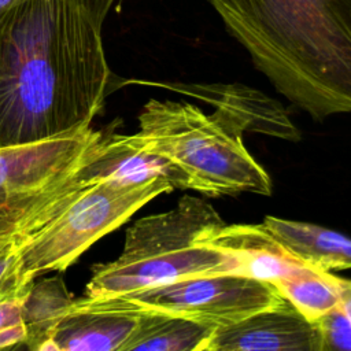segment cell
Returning a JSON list of instances; mask_svg holds the SVG:
<instances>
[{
	"label": "cell",
	"instance_id": "cell-1",
	"mask_svg": "<svg viewBox=\"0 0 351 351\" xmlns=\"http://www.w3.org/2000/svg\"><path fill=\"white\" fill-rule=\"evenodd\" d=\"M85 0H15L0 15V147L90 126L118 80Z\"/></svg>",
	"mask_w": 351,
	"mask_h": 351
},
{
	"label": "cell",
	"instance_id": "cell-2",
	"mask_svg": "<svg viewBox=\"0 0 351 351\" xmlns=\"http://www.w3.org/2000/svg\"><path fill=\"white\" fill-rule=\"evenodd\" d=\"M293 104L317 121L351 112V0H207Z\"/></svg>",
	"mask_w": 351,
	"mask_h": 351
},
{
	"label": "cell",
	"instance_id": "cell-3",
	"mask_svg": "<svg viewBox=\"0 0 351 351\" xmlns=\"http://www.w3.org/2000/svg\"><path fill=\"white\" fill-rule=\"evenodd\" d=\"M223 223L210 203L191 195L169 211L137 219L126 230L121 255L92 266L85 296H118L195 277L237 273L232 256L200 243L204 232Z\"/></svg>",
	"mask_w": 351,
	"mask_h": 351
},
{
	"label": "cell",
	"instance_id": "cell-4",
	"mask_svg": "<svg viewBox=\"0 0 351 351\" xmlns=\"http://www.w3.org/2000/svg\"><path fill=\"white\" fill-rule=\"evenodd\" d=\"M138 133L186 178L189 189L210 197L271 195L270 176L244 147L241 136L193 104L148 100L138 114Z\"/></svg>",
	"mask_w": 351,
	"mask_h": 351
},
{
	"label": "cell",
	"instance_id": "cell-5",
	"mask_svg": "<svg viewBox=\"0 0 351 351\" xmlns=\"http://www.w3.org/2000/svg\"><path fill=\"white\" fill-rule=\"evenodd\" d=\"M103 132L90 126L51 138L0 147V237L27 234L63 210L62 197Z\"/></svg>",
	"mask_w": 351,
	"mask_h": 351
},
{
	"label": "cell",
	"instance_id": "cell-6",
	"mask_svg": "<svg viewBox=\"0 0 351 351\" xmlns=\"http://www.w3.org/2000/svg\"><path fill=\"white\" fill-rule=\"evenodd\" d=\"M173 189L163 178L141 184L100 181L80 188L55 218L27 234H16L23 271L36 278L66 270L99 239Z\"/></svg>",
	"mask_w": 351,
	"mask_h": 351
},
{
	"label": "cell",
	"instance_id": "cell-7",
	"mask_svg": "<svg viewBox=\"0 0 351 351\" xmlns=\"http://www.w3.org/2000/svg\"><path fill=\"white\" fill-rule=\"evenodd\" d=\"M136 311H158L222 328L284 300L273 282L237 273L195 277L118 295Z\"/></svg>",
	"mask_w": 351,
	"mask_h": 351
},
{
	"label": "cell",
	"instance_id": "cell-8",
	"mask_svg": "<svg viewBox=\"0 0 351 351\" xmlns=\"http://www.w3.org/2000/svg\"><path fill=\"white\" fill-rule=\"evenodd\" d=\"M197 99L214 108L213 115L228 129L243 136L261 133L288 141H299V129L285 107L263 92L243 84L144 82Z\"/></svg>",
	"mask_w": 351,
	"mask_h": 351
},
{
	"label": "cell",
	"instance_id": "cell-9",
	"mask_svg": "<svg viewBox=\"0 0 351 351\" xmlns=\"http://www.w3.org/2000/svg\"><path fill=\"white\" fill-rule=\"evenodd\" d=\"M140 311L118 296L74 299L56 322L55 351H122L138 325Z\"/></svg>",
	"mask_w": 351,
	"mask_h": 351
},
{
	"label": "cell",
	"instance_id": "cell-10",
	"mask_svg": "<svg viewBox=\"0 0 351 351\" xmlns=\"http://www.w3.org/2000/svg\"><path fill=\"white\" fill-rule=\"evenodd\" d=\"M206 351H321L314 322L287 299L232 325L217 328Z\"/></svg>",
	"mask_w": 351,
	"mask_h": 351
},
{
	"label": "cell",
	"instance_id": "cell-11",
	"mask_svg": "<svg viewBox=\"0 0 351 351\" xmlns=\"http://www.w3.org/2000/svg\"><path fill=\"white\" fill-rule=\"evenodd\" d=\"M163 178L174 189H189L186 178L163 156L151 149L138 132L103 133L75 180L88 186L100 181L141 184Z\"/></svg>",
	"mask_w": 351,
	"mask_h": 351
},
{
	"label": "cell",
	"instance_id": "cell-12",
	"mask_svg": "<svg viewBox=\"0 0 351 351\" xmlns=\"http://www.w3.org/2000/svg\"><path fill=\"white\" fill-rule=\"evenodd\" d=\"M200 243L214 247L237 263V273L274 282L304 266L289 254L265 223L221 225L204 232Z\"/></svg>",
	"mask_w": 351,
	"mask_h": 351
},
{
	"label": "cell",
	"instance_id": "cell-13",
	"mask_svg": "<svg viewBox=\"0 0 351 351\" xmlns=\"http://www.w3.org/2000/svg\"><path fill=\"white\" fill-rule=\"evenodd\" d=\"M265 226L304 266L336 271L351 269V239L336 230L293 219L267 215Z\"/></svg>",
	"mask_w": 351,
	"mask_h": 351
},
{
	"label": "cell",
	"instance_id": "cell-14",
	"mask_svg": "<svg viewBox=\"0 0 351 351\" xmlns=\"http://www.w3.org/2000/svg\"><path fill=\"white\" fill-rule=\"evenodd\" d=\"M215 329L158 311H140L138 325L122 351H206Z\"/></svg>",
	"mask_w": 351,
	"mask_h": 351
},
{
	"label": "cell",
	"instance_id": "cell-15",
	"mask_svg": "<svg viewBox=\"0 0 351 351\" xmlns=\"http://www.w3.org/2000/svg\"><path fill=\"white\" fill-rule=\"evenodd\" d=\"M73 300L62 276L33 282L22 300V319L27 330L25 346L29 350L55 351L51 333Z\"/></svg>",
	"mask_w": 351,
	"mask_h": 351
},
{
	"label": "cell",
	"instance_id": "cell-16",
	"mask_svg": "<svg viewBox=\"0 0 351 351\" xmlns=\"http://www.w3.org/2000/svg\"><path fill=\"white\" fill-rule=\"evenodd\" d=\"M273 284L310 322L340 306V277L330 271L302 266Z\"/></svg>",
	"mask_w": 351,
	"mask_h": 351
},
{
	"label": "cell",
	"instance_id": "cell-17",
	"mask_svg": "<svg viewBox=\"0 0 351 351\" xmlns=\"http://www.w3.org/2000/svg\"><path fill=\"white\" fill-rule=\"evenodd\" d=\"M36 278L22 269L21 252L14 240L0 252V302L10 299H23Z\"/></svg>",
	"mask_w": 351,
	"mask_h": 351
},
{
	"label": "cell",
	"instance_id": "cell-18",
	"mask_svg": "<svg viewBox=\"0 0 351 351\" xmlns=\"http://www.w3.org/2000/svg\"><path fill=\"white\" fill-rule=\"evenodd\" d=\"M314 324L319 335L321 351H351V321L340 306L319 317Z\"/></svg>",
	"mask_w": 351,
	"mask_h": 351
},
{
	"label": "cell",
	"instance_id": "cell-19",
	"mask_svg": "<svg viewBox=\"0 0 351 351\" xmlns=\"http://www.w3.org/2000/svg\"><path fill=\"white\" fill-rule=\"evenodd\" d=\"M27 339V330L23 321L12 324L0 329V350L14 348L18 346H25Z\"/></svg>",
	"mask_w": 351,
	"mask_h": 351
},
{
	"label": "cell",
	"instance_id": "cell-20",
	"mask_svg": "<svg viewBox=\"0 0 351 351\" xmlns=\"http://www.w3.org/2000/svg\"><path fill=\"white\" fill-rule=\"evenodd\" d=\"M22 300L23 299H10L0 302V329L23 321Z\"/></svg>",
	"mask_w": 351,
	"mask_h": 351
},
{
	"label": "cell",
	"instance_id": "cell-21",
	"mask_svg": "<svg viewBox=\"0 0 351 351\" xmlns=\"http://www.w3.org/2000/svg\"><path fill=\"white\" fill-rule=\"evenodd\" d=\"M340 307L351 321V280L340 277Z\"/></svg>",
	"mask_w": 351,
	"mask_h": 351
},
{
	"label": "cell",
	"instance_id": "cell-22",
	"mask_svg": "<svg viewBox=\"0 0 351 351\" xmlns=\"http://www.w3.org/2000/svg\"><path fill=\"white\" fill-rule=\"evenodd\" d=\"M85 3L88 4V7L93 12V15L99 21L104 22V19H106V16H107V14H108L114 0H85Z\"/></svg>",
	"mask_w": 351,
	"mask_h": 351
},
{
	"label": "cell",
	"instance_id": "cell-23",
	"mask_svg": "<svg viewBox=\"0 0 351 351\" xmlns=\"http://www.w3.org/2000/svg\"><path fill=\"white\" fill-rule=\"evenodd\" d=\"M15 236H11V237H0V252L14 240Z\"/></svg>",
	"mask_w": 351,
	"mask_h": 351
},
{
	"label": "cell",
	"instance_id": "cell-24",
	"mask_svg": "<svg viewBox=\"0 0 351 351\" xmlns=\"http://www.w3.org/2000/svg\"><path fill=\"white\" fill-rule=\"evenodd\" d=\"M15 0H0V15L14 3Z\"/></svg>",
	"mask_w": 351,
	"mask_h": 351
}]
</instances>
